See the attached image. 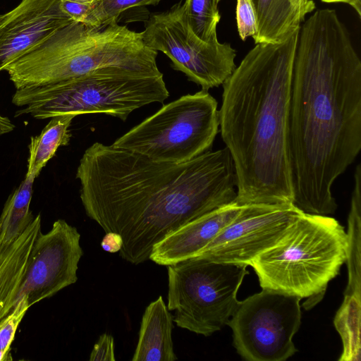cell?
<instances>
[{
  "label": "cell",
  "mask_w": 361,
  "mask_h": 361,
  "mask_svg": "<svg viewBox=\"0 0 361 361\" xmlns=\"http://www.w3.org/2000/svg\"><path fill=\"white\" fill-rule=\"evenodd\" d=\"M288 146L293 204L306 214H334L332 185L361 149V61L334 9H318L300 25Z\"/></svg>",
  "instance_id": "6da1fadb"
},
{
  "label": "cell",
  "mask_w": 361,
  "mask_h": 361,
  "mask_svg": "<svg viewBox=\"0 0 361 361\" xmlns=\"http://www.w3.org/2000/svg\"><path fill=\"white\" fill-rule=\"evenodd\" d=\"M76 178L86 214L106 233L121 235L119 255L133 264L149 259L168 235L237 195L226 147L177 164L94 142L80 159Z\"/></svg>",
  "instance_id": "7a4b0ae2"
},
{
  "label": "cell",
  "mask_w": 361,
  "mask_h": 361,
  "mask_svg": "<svg viewBox=\"0 0 361 361\" xmlns=\"http://www.w3.org/2000/svg\"><path fill=\"white\" fill-rule=\"evenodd\" d=\"M300 28L281 43L255 44L223 84L219 127L238 205L293 204L288 125Z\"/></svg>",
  "instance_id": "3957f363"
},
{
  "label": "cell",
  "mask_w": 361,
  "mask_h": 361,
  "mask_svg": "<svg viewBox=\"0 0 361 361\" xmlns=\"http://www.w3.org/2000/svg\"><path fill=\"white\" fill-rule=\"evenodd\" d=\"M157 56L142 32L117 22L91 27L73 21L31 47L25 54V68L32 84L40 87L106 67L161 75Z\"/></svg>",
  "instance_id": "277c9868"
},
{
  "label": "cell",
  "mask_w": 361,
  "mask_h": 361,
  "mask_svg": "<svg viewBox=\"0 0 361 361\" xmlns=\"http://www.w3.org/2000/svg\"><path fill=\"white\" fill-rule=\"evenodd\" d=\"M348 235L334 218L302 213L283 237L250 263L262 289L322 298L347 260Z\"/></svg>",
  "instance_id": "5b68a950"
},
{
  "label": "cell",
  "mask_w": 361,
  "mask_h": 361,
  "mask_svg": "<svg viewBox=\"0 0 361 361\" xmlns=\"http://www.w3.org/2000/svg\"><path fill=\"white\" fill-rule=\"evenodd\" d=\"M169 95L163 74L106 67L55 84L16 90L12 103L23 109L15 117L106 114L125 121L143 106L163 103Z\"/></svg>",
  "instance_id": "8992f818"
},
{
  "label": "cell",
  "mask_w": 361,
  "mask_h": 361,
  "mask_svg": "<svg viewBox=\"0 0 361 361\" xmlns=\"http://www.w3.org/2000/svg\"><path fill=\"white\" fill-rule=\"evenodd\" d=\"M217 104L207 90L182 96L163 106L112 145L154 161L187 162L211 150L219 128Z\"/></svg>",
  "instance_id": "52a82bcc"
},
{
  "label": "cell",
  "mask_w": 361,
  "mask_h": 361,
  "mask_svg": "<svg viewBox=\"0 0 361 361\" xmlns=\"http://www.w3.org/2000/svg\"><path fill=\"white\" fill-rule=\"evenodd\" d=\"M167 267V307L179 327L209 336L227 325L247 265L195 257Z\"/></svg>",
  "instance_id": "ba28073f"
},
{
  "label": "cell",
  "mask_w": 361,
  "mask_h": 361,
  "mask_svg": "<svg viewBox=\"0 0 361 361\" xmlns=\"http://www.w3.org/2000/svg\"><path fill=\"white\" fill-rule=\"evenodd\" d=\"M141 32L149 49L164 53L173 69L183 73L202 90L223 85L236 68V51L231 44L221 43L217 37L204 41L193 32L184 0L152 14Z\"/></svg>",
  "instance_id": "9c48e42d"
},
{
  "label": "cell",
  "mask_w": 361,
  "mask_h": 361,
  "mask_svg": "<svg viewBox=\"0 0 361 361\" xmlns=\"http://www.w3.org/2000/svg\"><path fill=\"white\" fill-rule=\"evenodd\" d=\"M301 298L262 289L239 301L227 325L237 353L248 361H284L296 352Z\"/></svg>",
  "instance_id": "30bf717a"
},
{
  "label": "cell",
  "mask_w": 361,
  "mask_h": 361,
  "mask_svg": "<svg viewBox=\"0 0 361 361\" xmlns=\"http://www.w3.org/2000/svg\"><path fill=\"white\" fill-rule=\"evenodd\" d=\"M302 213L293 204L243 205L239 214L195 257L249 266L275 245Z\"/></svg>",
  "instance_id": "8fae6325"
},
{
  "label": "cell",
  "mask_w": 361,
  "mask_h": 361,
  "mask_svg": "<svg viewBox=\"0 0 361 361\" xmlns=\"http://www.w3.org/2000/svg\"><path fill=\"white\" fill-rule=\"evenodd\" d=\"M80 239L77 228L63 219L54 221L47 233L39 232L13 308L23 296L30 307L77 281L83 255Z\"/></svg>",
  "instance_id": "7c38bea8"
},
{
  "label": "cell",
  "mask_w": 361,
  "mask_h": 361,
  "mask_svg": "<svg viewBox=\"0 0 361 361\" xmlns=\"http://www.w3.org/2000/svg\"><path fill=\"white\" fill-rule=\"evenodd\" d=\"M73 21L63 9L61 0H21L0 14V73L32 46Z\"/></svg>",
  "instance_id": "4fadbf2b"
},
{
  "label": "cell",
  "mask_w": 361,
  "mask_h": 361,
  "mask_svg": "<svg viewBox=\"0 0 361 361\" xmlns=\"http://www.w3.org/2000/svg\"><path fill=\"white\" fill-rule=\"evenodd\" d=\"M235 201L181 226L153 247L149 259L169 266L195 257L240 212Z\"/></svg>",
  "instance_id": "5bb4252c"
},
{
  "label": "cell",
  "mask_w": 361,
  "mask_h": 361,
  "mask_svg": "<svg viewBox=\"0 0 361 361\" xmlns=\"http://www.w3.org/2000/svg\"><path fill=\"white\" fill-rule=\"evenodd\" d=\"M40 231L41 214H38L14 241L0 245V321L13 309L30 251Z\"/></svg>",
  "instance_id": "9a60e30c"
},
{
  "label": "cell",
  "mask_w": 361,
  "mask_h": 361,
  "mask_svg": "<svg viewBox=\"0 0 361 361\" xmlns=\"http://www.w3.org/2000/svg\"><path fill=\"white\" fill-rule=\"evenodd\" d=\"M173 316L162 296L152 302L143 314L133 361H174Z\"/></svg>",
  "instance_id": "2e32d148"
},
{
  "label": "cell",
  "mask_w": 361,
  "mask_h": 361,
  "mask_svg": "<svg viewBox=\"0 0 361 361\" xmlns=\"http://www.w3.org/2000/svg\"><path fill=\"white\" fill-rule=\"evenodd\" d=\"M257 17L255 44H278L300 28L301 20L291 0H252Z\"/></svg>",
  "instance_id": "e0dca14e"
},
{
  "label": "cell",
  "mask_w": 361,
  "mask_h": 361,
  "mask_svg": "<svg viewBox=\"0 0 361 361\" xmlns=\"http://www.w3.org/2000/svg\"><path fill=\"white\" fill-rule=\"evenodd\" d=\"M74 118L72 115L52 117L39 135L31 137L26 175L37 178L47 162L55 156L58 148L69 144L71 137L69 127Z\"/></svg>",
  "instance_id": "ac0fdd59"
},
{
  "label": "cell",
  "mask_w": 361,
  "mask_h": 361,
  "mask_svg": "<svg viewBox=\"0 0 361 361\" xmlns=\"http://www.w3.org/2000/svg\"><path fill=\"white\" fill-rule=\"evenodd\" d=\"M36 178L26 175L8 197L0 215V245L14 241L27 228L35 216L30 209Z\"/></svg>",
  "instance_id": "d6986e66"
},
{
  "label": "cell",
  "mask_w": 361,
  "mask_h": 361,
  "mask_svg": "<svg viewBox=\"0 0 361 361\" xmlns=\"http://www.w3.org/2000/svg\"><path fill=\"white\" fill-rule=\"evenodd\" d=\"M184 2L193 32L204 41L217 37L216 28L221 20L219 0H184Z\"/></svg>",
  "instance_id": "ffe728a7"
},
{
  "label": "cell",
  "mask_w": 361,
  "mask_h": 361,
  "mask_svg": "<svg viewBox=\"0 0 361 361\" xmlns=\"http://www.w3.org/2000/svg\"><path fill=\"white\" fill-rule=\"evenodd\" d=\"M161 0H96L82 22L91 27H102L118 22L126 11L146 6H156Z\"/></svg>",
  "instance_id": "44dd1931"
},
{
  "label": "cell",
  "mask_w": 361,
  "mask_h": 361,
  "mask_svg": "<svg viewBox=\"0 0 361 361\" xmlns=\"http://www.w3.org/2000/svg\"><path fill=\"white\" fill-rule=\"evenodd\" d=\"M30 306L25 296H23L0 321V361L8 360L11 345L14 340L17 329Z\"/></svg>",
  "instance_id": "7402d4cb"
},
{
  "label": "cell",
  "mask_w": 361,
  "mask_h": 361,
  "mask_svg": "<svg viewBox=\"0 0 361 361\" xmlns=\"http://www.w3.org/2000/svg\"><path fill=\"white\" fill-rule=\"evenodd\" d=\"M235 19L242 40L253 37L257 31V17L252 0H236Z\"/></svg>",
  "instance_id": "603a6c76"
},
{
  "label": "cell",
  "mask_w": 361,
  "mask_h": 361,
  "mask_svg": "<svg viewBox=\"0 0 361 361\" xmlns=\"http://www.w3.org/2000/svg\"><path fill=\"white\" fill-rule=\"evenodd\" d=\"M90 361H115L114 341L111 335L103 334L94 344L89 359Z\"/></svg>",
  "instance_id": "cb8c5ba5"
},
{
  "label": "cell",
  "mask_w": 361,
  "mask_h": 361,
  "mask_svg": "<svg viewBox=\"0 0 361 361\" xmlns=\"http://www.w3.org/2000/svg\"><path fill=\"white\" fill-rule=\"evenodd\" d=\"M92 4L61 0L63 9L77 22H82L84 20L92 7Z\"/></svg>",
  "instance_id": "d4e9b609"
},
{
  "label": "cell",
  "mask_w": 361,
  "mask_h": 361,
  "mask_svg": "<svg viewBox=\"0 0 361 361\" xmlns=\"http://www.w3.org/2000/svg\"><path fill=\"white\" fill-rule=\"evenodd\" d=\"M123 245V239L120 234L115 232H107L104 236L101 246L104 250L115 253L120 251Z\"/></svg>",
  "instance_id": "484cf974"
},
{
  "label": "cell",
  "mask_w": 361,
  "mask_h": 361,
  "mask_svg": "<svg viewBox=\"0 0 361 361\" xmlns=\"http://www.w3.org/2000/svg\"><path fill=\"white\" fill-rule=\"evenodd\" d=\"M293 8L302 23L307 15L316 8L315 3L312 0H291Z\"/></svg>",
  "instance_id": "4316f807"
},
{
  "label": "cell",
  "mask_w": 361,
  "mask_h": 361,
  "mask_svg": "<svg viewBox=\"0 0 361 361\" xmlns=\"http://www.w3.org/2000/svg\"><path fill=\"white\" fill-rule=\"evenodd\" d=\"M16 126L11 119L0 114V136L12 132Z\"/></svg>",
  "instance_id": "83f0119b"
},
{
  "label": "cell",
  "mask_w": 361,
  "mask_h": 361,
  "mask_svg": "<svg viewBox=\"0 0 361 361\" xmlns=\"http://www.w3.org/2000/svg\"><path fill=\"white\" fill-rule=\"evenodd\" d=\"M324 3H343L350 6L361 18V0H321Z\"/></svg>",
  "instance_id": "f1b7e54d"
},
{
  "label": "cell",
  "mask_w": 361,
  "mask_h": 361,
  "mask_svg": "<svg viewBox=\"0 0 361 361\" xmlns=\"http://www.w3.org/2000/svg\"><path fill=\"white\" fill-rule=\"evenodd\" d=\"M66 1H76V2H80V3H84V4H92L96 0H66Z\"/></svg>",
  "instance_id": "f546056e"
}]
</instances>
